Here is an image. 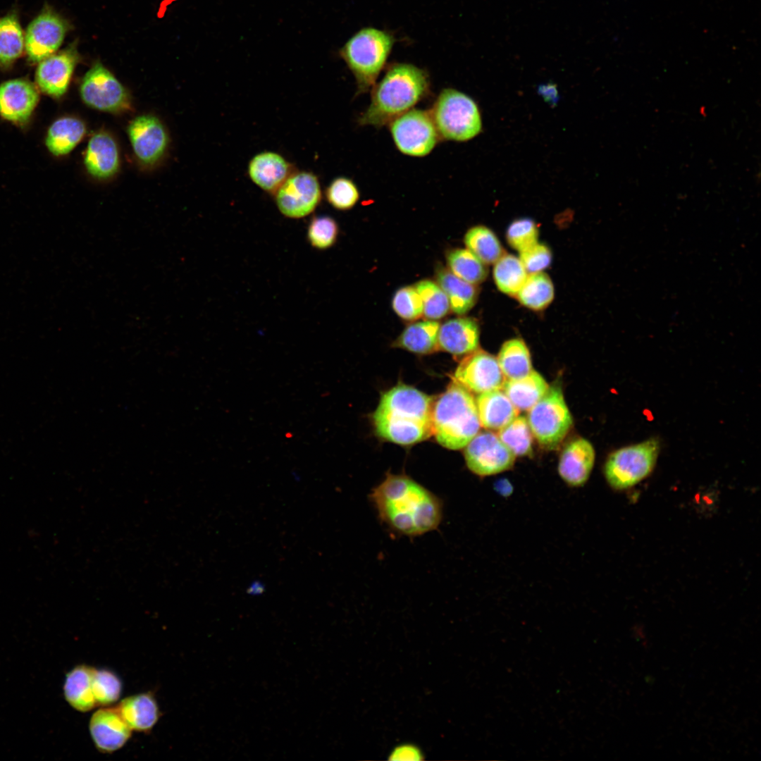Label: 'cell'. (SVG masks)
I'll use <instances>...</instances> for the list:
<instances>
[{"label": "cell", "mask_w": 761, "mask_h": 761, "mask_svg": "<svg viewBox=\"0 0 761 761\" xmlns=\"http://www.w3.org/2000/svg\"><path fill=\"white\" fill-rule=\"evenodd\" d=\"M380 521L395 536L413 538L437 530L440 497L405 474L388 472L369 495Z\"/></svg>", "instance_id": "cell-1"}, {"label": "cell", "mask_w": 761, "mask_h": 761, "mask_svg": "<svg viewBox=\"0 0 761 761\" xmlns=\"http://www.w3.org/2000/svg\"><path fill=\"white\" fill-rule=\"evenodd\" d=\"M433 399L421 391L399 383L380 397L372 419L380 438L402 445H412L433 435Z\"/></svg>", "instance_id": "cell-2"}, {"label": "cell", "mask_w": 761, "mask_h": 761, "mask_svg": "<svg viewBox=\"0 0 761 761\" xmlns=\"http://www.w3.org/2000/svg\"><path fill=\"white\" fill-rule=\"evenodd\" d=\"M373 87L371 103L359 123L380 128L421 100L428 91L429 82L422 69L409 63H396Z\"/></svg>", "instance_id": "cell-3"}, {"label": "cell", "mask_w": 761, "mask_h": 761, "mask_svg": "<svg viewBox=\"0 0 761 761\" xmlns=\"http://www.w3.org/2000/svg\"><path fill=\"white\" fill-rule=\"evenodd\" d=\"M431 420L433 435L450 450L464 447L481 427L471 392L454 380L433 400Z\"/></svg>", "instance_id": "cell-4"}, {"label": "cell", "mask_w": 761, "mask_h": 761, "mask_svg": "<svg viewBox=\"0 0 761 761\" xmlns=\"http://www.w3.org/2000/svg\"><path fill=\"white\" fill-rule=\"evenodd\" d=\"M393 42L389 33L366 27L357 32L340 49V56L356 79L358 93L368 92L375 85Z\"/></svg>", "instance_id": "cell-5"}, {"label": "cell", "mask_w": 761, "mask_h": 761, "mask_svg": "<svg viewBox=\"0 0 761 761\" xmlns=\"http://www.w3.org/2000/svg\"><path fill=\"white\" fill-rule=\"evenodd\" d=\"M438 135L447 140L464 142L478 135L482 128L481 113L476 102L466 94L443 89L431 112Z\"/></svg>", "instance_id": "cell-6"}, {"label": "cell", "mask_w": 761, "mask_h": 761, "mask_svg": "<svg viewBox=\"0 0 761 761\" xmlns=\"http://www.w3.org/2000/svg\"><path fill=\"white\" fill-rule=\"evenodd\" d=\"M527 420L532 434L541 446L553 450L561 444L571 427L572 417L559 384L549 386L529 409Z\"/></svg>", "instance_id": "cell-7"}, {"label": "cell", "mask_w": 761, "mask_h": 761, "mask_svg": "<svg viewBox=\"0 0 761 761\" xmlns=\"http://www.w3.org/2000/svg\"><path fill=\"white\" fill-rule=\"evenodd\" d=\"M660 451L659 441L652 438L620 448L608 457L604 467L605 478L614 490L629 488L652 471Z\"/></svg>", "instance_id": "cell-8"}, {"label": "cell", "mask_w": 761, "mask_h": 761, "mask_svg": "<svg viewBox=\"0 0 761 761\" xmlns=\"http://www.w3.org/2000/svg\"><path fill=\"white\" fill-rule=\"evenodd\" d=\"M82 101L95 110L120 113L132 109L128 90L115 75L99 61H95L86 72L80 85Z\"/></svg>", "instance_id": "cell-9"}, {"label": "cell", "mask_w": 761, "mask_h": 761, "mask_svg": "<svg viewBox=\"0 0 761 761\" xmlns=\"http://www.w3.org/2000/svg\"><path fill=\"white\" fill-rule=\"evenodd\" d=\"M390 124L395 145L404 154L424 156L433 150L438 140V131L428 111L410 109Z\"/></svg>", "instance_id": "cell-10"}, {"label": "cell", "mask_w": 761, "mask_h": 761, "mask_svg": "<svg viewBox=\"0 0 761 761\" xmlns=\"http://www.w3.org/2000/svg\"><path fill=\"white\" fill-rule=\"evenodd\" d=\"M279 211L285 217L298 219L312 214L322 194L318 177L309 171H294L273 194Z\"/></svg>", "instance_id": "cell-11"}, {"label": "cell", "mask_w": 761, "mask_h": 761, "mask_svg": "<svg viewBox=\"0 0 761 761\" xmlns=\"http://www.w3.org/2000/svg\"><path fill=\"white\" fill-rule=\"evenodd\" d=\"M71 25L49 7L30 23L25 35V49L30 61L40 62L56 53Z\"/></svg>", "instance_id": "cell-12"}, {"label": "cell", "mask_w": 761, "mask_h": 761, "mask_svg": "<svg viewBox=\"0 0 761 761\" xmlns=\"http://www.w3.org/2000/svg\"><path fill=\"white\" fill-rule=\"evenodd\" d=\"M468 469L479 476H488L510 469L516 456L490 431L478 433L464 447Z\"/></svg>", "instance_id": "cell-13"}, {"label": "cell", "mask_w": 761, "mask_h": 761, "mask_svg": "<svg viewBox=\"0 0 761 761\" xmlns=\"http://www.w3.org/2000/svg\"><path fill=\"white\" fill-rule=\"evenodd\" d=\"M127 133L133 153L142 165L153 166L165 154L168 137L161 121L151 114H142L128 124Z\"/></svg>", "instance_id": "cell-14"}, {"label": "cell", "mask_w": 761, "mask_h": 761, "mask_svg": "<svg viewBox=\"0 0 761 761\" xmlns=\"http://www.w3.org/2000/svg\"><path fill=\"white\" fill-rule=\"evenodd\" d=\"M452 380L471 392L500 389L505 380L497 359L483 350L466 355L458 364Z\"/></svg>", "instance_id": "cell-15"}, {"label": "cell", "mask_w": 761, "mask_h": 761, "mask_svg": "<svg viewBox=\"0 0 761 761\" xmlns=\"http://www.w3.org/2000/svg\"><path fill=\"white\" fill-rule=\"evenodd\" d=\"M80 59L77 44L73 42L40 61L35 73L36 83L40 90L54 98L63 96Z\"/></svg>", "instance_id": "cell-16"}, {"label": "cell", "mask_w": 761, "mask_h": 761, "mask_svg": "<svg viewBox=\"0 0 761 761\" xmlns=\"http://www.w3.org/2000/svg\"><path fill=\"white\" fill-rule=\"evenodd\" d=\"M37 87L25 79L8 80L0 85V116L22 124L30 118L39 101Z\"/></svg>", "instance_id": "cell-17"}, {"label": "cell", "mask_w": 761, "mask_h": 761, "mask_svg": "<svg viewBox=\"0 0 761 761\" xmlns=\"http://www.w3.org/2000/svg\"><path fill=\"white\" fill-rule=\"evenodd\" d=\"M89 731L97 748L102 753H111L126 743L132 730L117 707H111L99 709L92 714Z\"/></svg>", "instance_id": "cell-18"}, {"label": "cell", "mask_w": 761, "mask_h": 761, "mask_svg": "<svg viewBox=\"0 0 761 761\" xmlns=\"http://www.w3.org/2000/svg\"><path fill=\"white\" fill-rule=\"evenodd\" d=\"M86 171L94 179L106 180L119 171L120 158L117 142L105 130H99L89 138L84 155Z\"/></svg>", "instance_id": "cell-19"}, {"label": "cell", "mask_w": 761, "mask_h": 761, "mask_svg": "<svg viewBox=\"0 0 761 761\" xmlns=\"http://www.w3.org/2000/svg\"><path fill=\"white\" fill-rule=\"evenodd\" d=\"M595 457V450L588 440L582 438L571 440L560 454L559 475L569 486L583 485L590 477Z\"/></svg>", "instance_id": "cell-20"}, {"label": "cell", "mask_w": 761, "mask_h": 761, "mask_svg": "<svg viewBox=\"0 0 761 761\" xmlns=\"http://www.w3.org/2000/svg\"><path fill=\"white\" fill-rule=\"evenodd\" d=\"M296 170L277 152L265 151L254 155L248 163L251 180L264 192L273 194Z\"/></svg>", "instance_id": "cell-21"}, {"label": "cell", "mask_w": 761, "mask_h": 761, "mask_svg": "<svg viewBox=\"0 0 761 761\" xmlns=\"http://www.w3.org/2000/svg\"><path fill=\"white\" fill-rule=\"evenodd\" d=\"M478 344L479 327L474 318L457 317L440 325L438 335V350L460 357L476 350Z\"/></svg>", "instance_id": "cell-22"}, {"label": "cell", "mask_w": 761, "mask_h": 761, "mask_svg": "<svg viewBox=\"0 0 761 761\" xmlns=\"http://www.w3.org/2000/svg\"><path fill=\"white\" fill-rule=\"evenodd\" d=\"M481 425L500 430L518 415V410L500 389L479 393L476 399Z\"/></svg>", "instance_id": "cell-23"}, {"label": "cell", "mask_w": 761, "mask_h": 761, "mask_svg": "<svg viewBox=\"0 0 761 761\" xmlns=\"http://www.w3.org/2000/svg\"><path fill=\"white\" fill-rule=\"evenodd\" d=\"M94 670V667L81 664L66 674L63 688L64 698L79 712H86L97 706L92 691Z\"/></svg>", "instance_id": "cell-24"}, {"label": "cell", "mask_w": 761, "mask_h": 761, "mask_svg": "<svg viewBox=\"0 0 761 761\" xmlns=\"http://www.w3.org/2000/svg\"><path fill=\"white\" fill-rule=\"evenodd\" d=\"M116 707L130 729L139 732L149 731L159 717L157 703L150 693L129 696Z\"/></svg>", "instance_id": "cell-25"}, {"label": "cell", "mask_w": 761, "mask_h": 761, "mask_svg": "<svg viewBox=\"0 0 761 761\" xmlns=\"http://www.w3.org/2000/svg\"><path fill=\"white\" fill-rule=\"evenodd\" d=\"M435 280L449 300L450 310L455 314H466L476 304L478 295L476 285L458 278L447 268L438 266Z\"/></svg>", "instance_id": "cell-26"}, {"label": "cell", "mask_w": 761, "mask_h": 761, "mask_svg": "<svg viewBox=\"0 0 761 761\" xmlns=\"http://www.w3.org/2000/svg\"><path fill=\"white\" fill-rule=\"evenodd\" d=\"M86 132V125L82 120L73 116L62 117L49 127L45 144L53 155L64 156L81 142Z\"/></svg>", "instance_id": "cell-27"}, {"label": "cell", "mask_w": 761, "mask_h": 761, "mask_svg": "<svg viewBox=\"0 0 761 761\" xmlns=\"http://www.w3.org/2000/svg\"><path fill=\"white\" fill-rule=\"evenodd\" d=\"M440 323L434 320L416 321L407 326L392 342L394 347L417 354H429L438 350Z\"/></svg>", "instance_id": "cell-28"}, {"label": "cell", "mask_w": 761, "mask_h": 761, "mask_svg": "<svg viewBox=\"0 0 761 761\" xmlns=\"http://www.w3.org/2000/svg\"><path fill=\"white\" fill-rule=\"evenodd\" d=\"M548 388L543 376L533 370L523 378L507 379L502 385L504 392L518 411L529 410Z\"/></svg>", "instance_id": "cell-29"}, {"label": "cell", "mask_w": 761, "mask_h": 761, "mask_svg": "<svg viewBox=\"0 0 761 761\" xmlns=\"http://www.w3.org/2000/svg\"><path fill=\"white\" fill-rule=\"evenodd\" d=\"M500 368L507 379H518L527 376L533 369L531 356L525 342L519 338L506 341L497 358Z\"/></svg>", "instance_id": "cell-30"}, {"label": "cell", "mask_w": 761, "mask_h": 761, "mask_svg": "<svg viewBox=\"0 0 761 761\" xmlns=\"http://www.w3.org/2000/svg\"><path fill=\"white\" fill-rule=\"evenodd\" d=\"M447 268L458 278L478 285L487 277L485 264L467 249L454 248L446 252Z\"/></svg>", "instance_id": "cell-31"}, {"label": "cell", "mask_w": 761, "mask_h": 761, "mask_svg": "<svg viewBox=\"0 0 761 761\" xmlns=\"http://www.w3.org/2000/svg\"><path fill=\"white\" fill-rule=\"evenodd\" d=\"M25 36L17 14L10 13L0 18V65H11L22 54Z\"/></svg>", "instance_id": "cell-32"}, {"label": "cell", "mask_w": 761, "mask_h": 761, "mask_svg": "<svg viewBox=\"0 0 761 761\" xmlns=\"http://www.w3.org/2000/svg\"><path fill=\"white\" fill-rule=\"evenodd\" d=\"M519 302L533 310H543L552 301L554 287L548 276L542 272L531 273L516 294Z\"/></svg>", "instance_id": "cell-33"}, {"label": "cell", "mask_w": 761, "mask_h": 761, "mask_svg": "<svg viewBox=\"0 0 761 761\" xmlns=\"http://www.w3.org/2000/svg\"><path fill=\"white\" fill-rule=\"evenodd\" d=\"M464 242L466 249L485 264H494L503 255L499 240L485 226L476 225L469 229Z\"/></svg>", "instance_id": "cell-34"}, {"label": "cell", "mask_w": 761, "mask_h": 761, "mask_svg": "<svg viewBox=\"0 0 761 761\" xmlns=\"http://www.w3.org/2000/svg\"><path fill=\"white\" fill-rule=\"evenodd\" d=\"M527 272L520 259L512 254H503L495 263L493 278L497 288L507 295H516L527 278Z\"/></svg>", "instance_id": "cell-35"}, {"label": "cell", "mask_w": 761, "mask_h": 761, "mask_svg": "<svg viewBox=\"0 0 761 761\" xmlns=\"http://www.w3.org/2000/svg\"><path fill=\"white\" fill-rule=\"evenodd\" d=\"M497 436L515 456H527L532 452V432L523 416H516L500 428Z\"/></svg>", "instance_id": "cell-36"}, {"label": "cell", "mask_w": 761, "mask_h": 761, "mask_svg": "<svg viewBox=\"0 0 761 761\" xmlns=\"http://www.w3.org/2000/svg\"><path fill=\"white\" fill-rule=\"evenodd\" d=\"M423 304V316L428 320H438L450 311L449 300L440 285L430 279H423L414 285Z\"/></svg>", "instance_id": "cell-37"}, {"label": "cell", "mask_w": 761, "mask_h": 761, "mask_svg": "<svg viewBox=\"0 0 761 761\" xmlns=\"http://www.w3.org/2000/svg\"><path fill=\"white\" fill-rule=\"evenodd\" d=\"M338 234L339 226L333 218L328 216H315L308 225L307 239L313 248L326 250L334 246Z\"/></svg>", "instance_id": "cell-38"}, {"label": "cell", "mask_w": 761, "mask_h": 761, "mask_svg": "<svg viewBox=\"0 0 761 761\" xmlns=\"http://www.w3.org/2000/svg\"><path fill=\"white\" fill-rule=\"evenodd\" d=\"M325 197L328 203L339 211L349 210L359 199V192L354 182L345 177L333 180L326 187Z\"/></svg>", "instance_id": "cell-39"}, {"label": "cell", "mask_w": 761, "mask_h": 761, "mask_svg": "<svg viewBox=\"0 0 761 761\" xmlns=\"http://www.w3.org/2000/svg\"><path fill=\"white\" fill-rule=\"evenodd\" d=\"M121 690V681L113 672L95 669L92 691L97 706H107L114 703L119 699Z\"/></svg>", "instance_id": "cell-40"}, {"label": "cell", "mask_w": 761, "mask_h": 761, "mask_svg": "<svg viewBox=\"0 0 761 761\" xmlns=\"http://www.w3.org/2000/svg\"><path fill=\"white\" fill-rule=\"evenodd\" d=\"M395 314L406 321H415L423 316V304L414 285L398 289L392 299Z\"/></svg>", "instance_id": "cell-41"}, {"label": "cell", "mask_w": 761, "mask_h": 761, "mask_svg": "<svg viewBox=\"0 0 761 761\" xmlns=\"http://www.w3.org/2000/svg\"><path fill=\"white\" fill-rule=\"evenodd\" d=\"M538 229L530 218H519L513 221L507 228V240L512 247L522 252L538 242Z\"/></svg>", "instance_id": "cell-42"}, {"label": "cell", "mask_w": 761, "mask_h": 761, "mask_svg": "<svg viewBox=\"0 0 761 761\" xmlns=\"http://www.w3.org/2000/svg\"><path fill=\"white\" fill-rule=\"evenodd\" d=\"M519 259L527 273L542 272L550 264L552 259L549 248L538 242L520 252Z\"/></svg>", "instance_id": "cell-43"}, {"label": "cell", "mask_w": 761, "mask_h": 761, "mask_svg": "<svg viewBox=\"0 0 761 761\" xmlns=\"http://www.w3.org/2000/svg\"><path fill=\"white\" fill-rule=\"evenodd\" d=\"M390 760H421V753L412 745H403L396 748L390 754Z\"/></svg>", "instance_id": "cell-44"}, {"label": "cell", "mask_w": 761, "mask_h": 761, "mask_svg": "<svg viewBox=\"0 0 761 761\" xmlns=\"http://www.w3.org/2000/svg\"><path fill=\"white\" fill-rule=\"evenodd\" d=\"M538 92L547 102H550L552 104L557 103L558 100V93L556 85L552 84L540 85L538 88Z\"/></svg>", "instance_id": "cell-45"}, {"label": "cell", "mask_w": 761, "mask_h": 761, "mask_svg": "<svg viewBox=\"0 0 761 761\" xmlns=\"http://www.w3.org/2000/svg\"><path fill=\"white\" fill-rule=\"evenodd\" d=\"M496 489L502 494L508 495L512 492L511 483L506 479H502L496 482Z\"/></svg>", "instance_id": "cell-46"}]
</instances>
